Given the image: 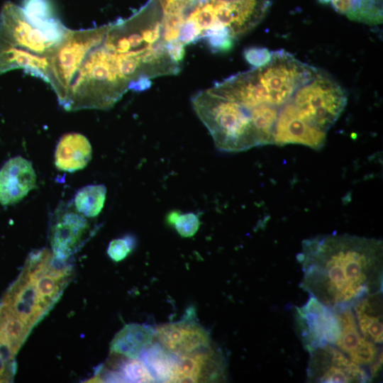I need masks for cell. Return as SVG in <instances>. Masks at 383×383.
<instances>
[{
    "instance_id": "obj_1",
    "label": "cell",
    "mask_w": 383,
    "mask_h": 383,
    "mask_svg": "<svg viewBox=\"0 0 383 383\" xmlns=\"http://www.w3.org/2000/svg\"><path fill=\"white\" fill-rule=\"evenodd\" d=\"M59 104L66 111L109 109L143 72V64L120 50L106 25L72 30L52 59Z\"/></svg>"
},
{
    "instance_id": "obj_2",
    "label": "cell",
    "mask_w": 383,
    "mask_h": 383,
    "mask_svg": "<svg viewBox=\"0 0 383 383\" xmlns=\"http://www.w3.org/2000/svg\"><path fill=\"white\" fill-rule=\"evenodd\" d=\"M301 246V286L323 304L335 310L352 308L382 290L381 240L333 233L305 239Z\"/></svg>"
},
{
    "instance_id": "obj_3",
    "label": "cell",
    "mask_w": 383,
    "mask_h": 383,
    "mask_svg": "<svg viewBox=\"0 0 383 383\" xmlns=\"http://www.w3.org/2000/svg\"><path fill=\"white\" fill-rule=\"evenodd\" d=\"M69 30L58 19L45 27L36 26L22 7L10 1L4 4L0 13L1 39L48 60Z\"/></svg>"
},
{
    "instance_id": "obj_4",
    "label": "cell",
    "mask_w": 383,
    "mask_h": 383,
    "mask_svg": "<svg viewBox=\"0 0 383 383\" xmlns=\"http://www.w3.org/2000/svg\"><path fill=\"white\" fill-rule=\"evenodd\" d=\"M295 320L301 343L310 353L326 344L335 345L340 323L335 309L310 295L306 304L295 307Z\"/></svg>"
},
{
    "instance_id": "obj_5",
    "label": "cell",
    "mask_w": 383,
    "mask_h": 383,
    "mask_svg": "<svg viewBox=\"0 0 383 383\" xmlns=\"http://www.w3.org/2000/svg\"><path fill=\"white\" fill-rule=\"evenodd\" d=\"M306 369L308 380L313 382H366L371 378L362 367L350 360L338 348L326 344L310 353Z\"/></svg>"
},
{
    "instance_id": "obj_6",
    "label": "cell",
    "mask_w": 383,
    "mask_h": 383,
    "mask_svg": "<svg viewBox=\"0 0 383 383\" xmlns=\"http://www.w3.org/2000/svg\"><path fill=\"white\" fill-rule=\"evenodd\" d=\"M91 233L89 222L74 205L58 208L50 226L52 252L57 258L68 260L82 248Z\"/></svg>"
},
{
    "instance_id": "obj_7",
    "label": "cell",
    "mask_w": 383,
    "mask_h": 383,
    "mask_svg": "<svg viewBox=\"0 0 383 383\" xmlns=\"http://www.w3.org/2000/svg\"><path fill=\"white\" fill-rule=\"evenodd\" d=\"M296 94L279 113L273 144L280 146L300 144L319 150L326 143L327 132L314 126L304 117L295 103Z\"/></svg>"
},
{
    "instance_id": "obj_8",
    "label": "cell",
    "mask_w": 383,
    "mask_h": 383,
    "mask_svg": "<svg viewBox=\"0 0 383 383\" xmlns=\"http://www.w3.org/2000/svg\"><path fill=\"white\" fill-rule=\"evenodd\" d=\"M335 311L340 323V335L335 344L337 348L355 363L370 366L382 352L361 333L351 308Z\"/></svg>"
},
{
    "instance_id": "obj_9",
    "label": "cell",
    "mask_w": 383,
    "mask_h": 383,
    "mask_svg": "<svg viewBox=\"0 0 383 383\" xmlns=\"http://www.w3.org/2000/svg\"><path fill=\"white\" fill-rule=\"evenodd\" d=\"M0 304L32 328L50 311L40 299L32 281L22 272L6 290Z\"/></svg>"
},
{
    "instance_id": "obj_10",
    "label": "cell",
    "mask_w": 383,
    "mask_h": 383,
    "mask_svg": "<svg viewBox=\"0 0 383 383\" xmlns=\"http://www.w3.org/2000/svg\"><path fill=\"white\" fill-rule=\"evenodd\" d=\"M155 335L167 350L177 356L205 350L210 342L208 332L201 326L187 321L161 325Z\"/></svg>"
},
{
    "instance_id": "obj_11",
    "label": "cell",
    "mask_w": 383,
    "mask_h": 383,
    "mask_svg": "<svg viewBox=\"0 0 383 383\" xmlns=\"http://www.w3.org/2000/svg\"><path fill=\"white\" fill-rule=\"evenodd\" d=\"M224 374L222 357L213 350H200L178 355L170 382H214Z\"/></svg>"
},
{
    "instance_id": "obj_12",
    "label": "cell",
    "mask_w": 383,
    "mask_h": 383,
    "mask_svg": "<svg viewBox=\"0 0 383 383\" xmlns=\"http://www.w3.org/2000/svg\"><path fill=\"white\" fill-rule=\"evenodd\" d=\"M36 187L32 164L21 156L7 160L0 169V204L11 205L22 200Z\"/></svg>"
},
{
    "instance_id": "obj_13",
    "label": "cell",
    "mask_w": 383,
    "mask_h": 383,
    "mask_svg": "<svg viewBox=\"0 0 383 383\" xmlns=\"http://www.w3.org/2000/svg\"><path fill=\"white\" fill-rule=\"evenodd\" d=\"M91 147L88 139L77 133L64 135L60 139L55 152L56 167L73 172L85 167L91 158Z\"/></svg>"
},
{
    "instance_id": "obj_14",
    "label": "cell",
    "mask_w": 383,
    "mask_h": 383,
    "mask_svg": "<svg viewBox=\"0 0 383 383\" xmlns=\"http://www.w3.org/2000/svg\"><path fill=\"white\" fill-rule=\"evenodd\" d=\"M49 60L16 48L0 38V74L16 69L47 82Z\"/></svg>"
},
{
    "instance_id": "obj_15",
    "label": "cell",
    "mask_w": 383,
    "mask_h": 383,
    "mask_svg": "<svg viewBox=\"0 0 383 383\" xmlns=\"http://www.w3.org/2000/svg\"><path fill=\"white\" fill-rule=\"evenodd\" d=\"M382 297L381 290L363 297L353 306L361 333L375 344L382 343L383 340Z\"/></svg>"
},
{
    "instance_id": "obj_16",
    "label": "cell",
    "mask_w": 383,
    "mask_h": 383,
    "mask_svg": "<svg viewBox=\"0 0 383 383\" xmlns=\"http://www.w3.org/2000/svg\"><path fill=\"white\" fill-rule=\"evenodd\" d=\"M152 329L146 325L129 323L113 337L110 344L111 353L128 358H139L143 350L152 343Z\"/></svg>"
},
{
    "instance_id": "obj_17",
    "label": "cell",
    "mask_w": 383,
    "mask_h": 383,
    "mask_svg": "<svg viewBox=\"0 0 383 383\" xmlns=\"http://www.w3.org/2000/svg\"><path fill=\"white\" fill-rule=\"evenodd\" d=\"M352 21L367 25L382 22V0H319Z\"/></svg>"
},
{
    "instance_id": "obj_18",
    "label": "cell",
    "mask_w": 383,
    "mask_h": 383,
    "mask_svg": "<svg viewBox=\"0 0 383 383\" xmlns=\"http://www.w3.org/2000/svg\"><path fill=\"white\" fill-rule=\"evenodd\" d=\"M32 328L0 304V344L13 355L18 353Z\"/></svg>"
},
{
    "instance_id": "obj_19",
    "label": "cell",
    "mask_w": 383,
    "mask_h": 383,
    "mask_svg": "<svg viewBox=\"0 0 383 383\" xmlns=\"http://www.w3.org/2000/svg\"><path fill=\"white\" fill-rule=\"evenodd\" d=\"M155 382H170L176 365L174 355L161 344H150L139 356Z\"/></svg>"
},
{
    "instance_id": "obj_20",
    "label": "cell",
    "mask_w": 383,
    "mask_h": 383,
    "mask_svg": "<svg viewBox=\"0 0 383 383\" xmlns=\"http://www.w3.org/2000/svg\"><path fill=\"white\" fill-rule=\"evenodd\" d=\"M106 194V188L104 184L87 185L77 191L73 205L85 217H96L104 207Z\"/></svg>"
},
{
    "instance_id": "obj_21",
    "label": "cell",
    "mask_w": 383,
    "mask_h": 383,
    "mask_svg": "<svg viewBox=\"0 0 383 383\" xmlns=\"http://www.w3.org/2000/svg\"><path fill=\"white\" fill-rule=\"evenodd\" d=\"M116 361L117 367L113 370L119 375L121 382H154L155 379L139 358H128Z\"/></svg>"
},
{
    "instance_id": "obj_22",
    "label": "cell",
    "mask_w": 383,
    "mask_h": 383,
    "mask_svg": "<svg viewBox=\"0 0 383 383\" xmlns=\"http://www.w3.org/2000/svg\"><path fill=\"white\" fill-rule=\"evenodd\" d=\"M166 222L173 226L182 238H191L198 231L201 221L197 213L194 212L182 213L172 210L166 216Z\"/></svg>"
},
{
    "instance_id": "obj_23",
    "label": "cell",
    "mask_w": 383,
    "mask_h": 383,
    "mask_svg": "<svg viewBox=\"0 0 383 383\" xmlns=\"http://www.w3.org/2000/svg\"><path fill=\"white\" fill-rule=\"evenodd\" d=\"M22 8L28 19L36 26L44 27L55 19L48 0H24Z\"/></svg>"
},
{
    "instance_id": "obj_24",
    "label": "cell",
    "mask_w": 383,
    "mask_h": 383,
    "mask_svg": "<svg viewBox=\"0 0 383 383\" xmlns=\"http://www.w3.org/2000/svg\"><path fill=\"white\" fill-rule=\"evenodd\" d=\"M135 245V238L130 235L113 239L109 243L107 254L113 261L120 262L133 250Z\"/></svg>"
},
{
    "instance_id": "obj_25",
    "label": "cell",
    "mask_w": 383,
    "mask_h": 383,
    "mask_svg": "<svg viewBox=\"0 0 383 383\" xmlns=\"http://www.w3.org/2000/svg\"><path fill=\"white\" fill-rule=\"evenodd\" d=\"M16 370L15 355L0 344V382H12Z\"/></svg>"
},
{
    "instance_id": "obj_26",
    "label": "cell",
    "mask_w": 383,
    "mask_h": 383,
    "mask_svg": "<svg viewBox=\"0 0 383 383\" xmlns=\"http://www.w3.org/2000/svg\"><path fill=\"white\" fill-rule=\"evenodd\" d=\"M271 51L265 48H250L244 51V57L247 62L257 67L264 64L270 57Z\"/></svg>"
}]
</instances>
